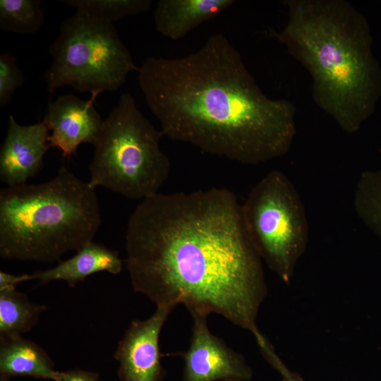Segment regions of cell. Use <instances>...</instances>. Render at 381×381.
<instances>
[{
    "label": "cell",
    "instance_id": "cell-1",
    "mask_svg": "<svg viewBox=\"0 0 381 381\" xmlns=\"http://www.w3.org/2000/svg\"><path fill=\"white\" fill-rule=\"evenodd\" d=\"M126 265L135 292L157 307L183 304L262 333L255 321L267 287L242 205L224 188L157 193L131 213Z\"/></svg>",
    "mask_w": 381,
    "mask_h": 381
},
{
    "label": "cell",
    "instance_id": "cell-2",
    "mask_svg": "<svg viewBox=\"0 0 381 381\" xmlns=\"http://www.w3.org/2000/svg\"><path fill=\"white\" fill-rule=\"evenodd\" d=\"M138 73L147 105L173 140L248 165L279 158L292 145L295 105L266 96L221 33L184 56H150Z\"/></svg>",
    "mask_w": 381,
    "mask_h": 381
},
{
    "label": "cell",
    "instance_id": "cell-3",
    "mask_svg": "<svg viewBox=\"0 0 381 381\" xmlns=\"http://www.w3.org/2000/svg\"><path fill=\"white\" fill-rule=\"evenodd\" d=\"M287 21L274 33L312 78L316 105L353 134L381 97V68L365 17L345 0H286Z\"/></svg>",
    "mask_w": 381,
    "mask_h": 381
},
{
    "label": "cell",
    "instance_id": "cell-4",
    "mask_svg": "<svg viewBox=\"0 0 381 381\" xmlns=\"http://www.w3.org/2000/svg\"><path fill=\"white\" fill-rule=\"evenodd\" d=\"M102 222L95 188L61 167L52 179L0 190V255L53 262L92 241Z\"/></svg>",
    "mask_w": 381,
    "mask_h": 381
},
{
    "label": "cell",
    "instance_id": "cell-5",
    "mask_svg": "<svg viewBox=\"0 0 381 381\" xmlns=\"http://www.w3.org/2000/svg\"><path fill=\"white\" fill-rule=\"evenodd\" d=\"M163 135L137 107L133 96L122 94L94 145L87 182L129 199L143 200L159 193L171 169L159 147Z\"/></svg>",
    "mask_w": 381,
    "mask_h": 381
},
{
    "label": "cell",
    "instance_id": "cell-6",
    "mask_svg": "<svg viewBox=\"0 0 381 381\" xmlns=\"http://www.w3.org/2000/svg\"><path fill=\"white\" fill-rule=\"evenodd\" d=\"M49 53L44 78L50 94L66 85L90 95L114 92L139 68L114 24L83 11L64 20Z\"/></svg>",
    "mask_w": 381,
    "mask_h": 381
},
{
    "label": "cell",
    "instance_id": "cell-7",
    "mask_svg": "<svg viewBox=\"0 0 381 381\" xmlns=\"http://www.w3.org/2000/svg\"><path fill=\"white\" fill-rule=\"evenodd\" d=\"M242 213L262 259L289 283L309 233L305 207L292 181L281 171H270L251 189Z\"/></svg>",
    "mask_w": 381,
    "mask_h": 381
},
{
    "label": "cell",
    "instance_id": "cell-8",
    "mask_svg": "<svg viewBox=\"0 0 381 381\" xmlns=\"http://www.w3.org/2000/svg\"><path fill=\"white\" fill-rule=\"evenodd\" d=\"M192 336L183 358V381H248L253 372L243 357L210 331L207 315L193 312Z\"/></svg>",
    "mask_w": 381,
    "mask_h": 381
},
{
    "label": "cell",
    "instance_id": "cell-9",
    "mask_svg": "<svg viewBox=\"0 0 381 381\" xmlns=\"http://www.w3.org/2000/svg\"><path fill=\"white\" fill-rule=\"evenodd\" d=\"M174 308L157 307L145 320H133L119 342L114 358L119 381H163L160 358L161 329Z\"/></svg>",
    "mask_w": 381,
    "mask_h": 381
},
{
    "label": "cell",
    "instance_id": "cell-10",
    "mask_svg": "<svg viewBox=\"0 0 381 381\" xmlns=\"http://www.w3.org/2000/svg\"><path fill=\"white\" fill-rule=\"evenodd\" d=\"M97 95L87 100L71 94L49 102L43 119L49 131L51 147L59 149L64 158H71L82 143L94 145L104 126L94 103Z\"/></svg>",
    "mask_w": 381,
    "mask_h": 381
},
{
    "label": "cell",
    "instance_id": "cell-11",
    "mask_svg": "<svg viewBox=\"0 0 381 381\" xmlns=\"http://www.w3.org/2000/svg\"><path fill=\"white\" fill-rule=\"evenodd\" d=\"M49 135L43 120L23 126L11 114L0 151V180L8 186H16L25 184L35 176L42 169L43 158L51 148Z\"/></svg>",
    "mask_w": 381,
    "mask_h": 381
},
{
    "label": "cell",
    "instance_id": "cell-12",
    "mask_svg": "<svg viewBox=\"0 0 381 381\" xmlns=\"http://www.w3.org/2000/svg\"><path fill=\"white\" fill-rule=\"evenodd\" d=\"M123 261L119 253L105 246L92 241L87 243L71 258L60 260L57 265L31 274L32 280L45 284L55 281H64L70 287L83 282L87 277L99 272L119 274Z\"/></svg>",
    "mask_w": 381,
    "mask_h": 381
},
{
    "label": "cell",
    "instance_id": "cell-13",
    "mask_svg": "<svg viewBox=\"0 0 381 381\" xmlns=\"http://www.w3.org/2000/svg\"><path fill=\"white\" fill-rule=\"evenodd\" d=\"M234 0H159L154 12L156 30L178 40L234 4Z\"/></svg>",
    "mask_w": 381,
    "mask_h": 381
},
{
    "label": "cell",
    "instance_id": "cell-14",
    "mask_svg": "<svg viewBox=\"0 0 381 381\" xmlns=\"http://www.w3.org/2000/svg\"><path fill=\"white\" fill-rule=\"evenodd\" d=\"M59 371L47 352L22 336L0 337V374L55 381Z\"/></svg>",
    "mask_w": 381,
    "mask_h": 381
},
{
    "label": "cell",
    "instance_id": "cell-15",
    "mask_svg": "<svg viewBox=\"0 0 381 381\" xmlns=\"http://www.w3.org/2000/svg\"><path fill=\"white\" fill-rule=\"evenodd\" d=\"M47 309L16 289L0 290V337L22 336L28 332Z\"/></svg>",
    "mask_w": 381,
    "mask_h": 381
},
{
    "label": "cell",
    "instance_id": "cell-16",
    "mask_svg": "<svg viewBox=\"0 0 381 381\" xmlns=\"http://www.w3.org/2000/svg\"><path fill=\"white\" fill-rule=\"evenodd\" d=\"M353 205L359 219L381 240V168L361 174Z\"/></svg>",
    "mask_w": 381,
    "mask_h": 381
},
{
    "label": "cell",
    "instance_id": "cell-17",
    "mask_svg": "<svg viewBox=\"0 0 381 381\" xmlns=\"http://www.w3.org/2000/svg\"><path fill=\"white\" fill-rule=\"evenodd\" d=\"M40 0H1L0 28L6 32L30 35L44 25Z\"/></svg>",
    "mask_w": 381,
    "mask_h": 381
},
{
    "label": "cell",
    "instance_id": "cell-18",
    "mask_svg": "<svg viewBox=\"0 0 381 381\" xmlns=\"http://www.w3.org/2000/svg\"><path fill=\"white\" fill-rule=\"evenodd\" d=\"M76 11L89 13L103 20L113 23L128 16L147 12L150 0H63Z\"/></svg>",
    "mask_w": 381,
    "mask_h": 381
},
{
    "label": "cell",
    "instance_id": "cell-19",
    "mask_svg": "<svg viewBox=\"0 0 381 381\" xmlns=\"http://www.w3.org/2000/svg\"><path fill=\"white\" fill-rule=\"evenodd\" d=\"M25 80L16 64V59L8 53L0 55V107L6 106L16 90Z\"/></svg>",
    "mask_w": 381,
    "mask_h": 381
},
{
    "label": "cell",
    "instance_id": "cell-20",
    "mask_svg": "<svg viewBox=\"0 0 381 381\" xmlns=\"http://www.w3.org/2000/svg\"><path fill=\"white\" fill-rule=\"evenodd\" d=\"M260 350L267 361L282 375L283 381H304L299 374L286 367L270 342Z\"/></svg>",
    "mask_w": 381,
    "mask_h": 381
},
{
    "label": "cell",
    "instance_id": "cell-21",
    "mask_svg": "<svg viewBox=\"0 0 381 381\" xmlns=\"http://www.w3.org/2000/svg\"><path fill=\"white\" fill-rule=\"evenodd\" d=\"M55 381H102L97 373L74 369L59 372Z\"/></svg>",
    "mask_w": 381,
    "mask_h": 381
},
{
    "label": "cell",
    "instance_id": "cell-22",
    "mask_svg": "<svg viewBox=\"0 0 381 381\" xmlns=\"http://www.w3.org/2000/svg\"><path fill=\"white\" fill-rule=\"evenodd\" d=\"M32 280L31 274H12L3 271L0 272V290L16 289V286L23 282Z\"/></svg>",
    "mask_w": 381,
    "mask_h": 381
},
{
    "label": "cell",
    "instance_id": "cell-23",
    "mask_svg": "<svg viewBox=\"0 0 381 381\" xmlns=\"http://www.w3.org/2000/svg\"><path fill=\"white\" fill-rule=\"evenodd\" d=\"M0 381H10L9 377L0 374Z\"/></svg>",
    "mask_w": 381,
    "mask_h": 381
}]
</instances>
